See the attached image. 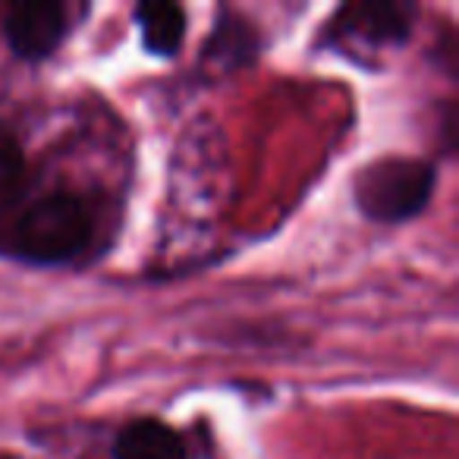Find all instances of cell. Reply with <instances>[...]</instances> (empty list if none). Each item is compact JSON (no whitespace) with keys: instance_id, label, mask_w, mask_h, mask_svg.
<instances>
[{"instance_id":"cell-4","label":"cell","mask_w":459,"mask_h":459,"mask_svg":"<svg viewBox=\"0 0 459 459\" xmlns=\"http://www.w3.org/2000/svg\"><path fill=\"white\" fill-rule=\"evenodd\" d=\"M114 459H186L183 437L158 419H139L120 431Z\"/></svg>"},{"instance_id":"cell-3","label":"cell","mask_w":459,"mask_h":459,"mask_svg":"<svg viewBox=\"0 0 459 459\" xmlns=\"http://www.w3.org/2000/svg\"><path fill=\"white\" fill-rule=\"evenodd\" d=\"M66 10L51 0L16 4L7 16V41L20 57L41 60L64 41Z\"/></svg>"},{"instance_id":"cell-1","label":"cell","mask_w":459,"mask_h":459,"mask_svg":"<svg viewBox=\"0 0 459 459\" xmlns=\"http://www.w3.org/2000/svg\"><path fill=\"white\" fill-rule=\"evenodd\" d=\"M91 237V214L82 198L57 192L35 202L16 223V249L41 264L66 262Z\"/></svg>"},{"instance_id":"cell-5","label":"cell","mask_w":459,"mask_h":459,"mask_svg":"<svg viewBox=\"0 0 459 459\" xmlns=\"http://www.w3.org/2000/svg\"><path fill=\"white\" fill-rule=\"evenodd\" d=\"M337 26L350 29L352 35L375 45H390V41H403L409 35V7L400 4H359V7H346Z\"/></svg>"},{"instance_id":"cell-6","label":"cell","mask_w":459,"mask_h":459,"mask_svg":"<svg viewBox=\"0 0 459 459\" xmlns=\"http://www.w3.org/2000/svg\"><path fill=\"white\" fill-rule=\"evenodd\" d=\"M135 22L142 29V41L152 54L160 57H173L177 48L183 45L186 35V13L177 4L167 0H148L135 7Z\"/></svg>"},{"instance_id":"cell-2","label":"cell","mask_w":459,"mask_h":459,"mask_svg":"<svg viewBox=\"0 0 459 459\" xmlns=\"http://www.w3.org/2000/svg\"><path fill=\"white\" fill-rule=\"evenodd\" d=\"M434 189V170L425 160L384 158L365 167L356 179V202L371 221L400 223L428 204Z\"/></svg>"}]
</instances>
